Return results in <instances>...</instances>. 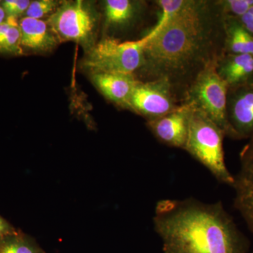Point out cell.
Here are the masks:
<instances>
[{"label":"cell","mask_w":253,"mask_h":253,"mask_svg":"<svg viewBox=\"0 0 253 253\" xmlns=\"http://www.w3.org/2000/svg\"><path fill=\"white\" fill-rule=\"evenodd\" d=\"M172 86L166 79L138 81L126 107L147 118L148 121L162 117L179 106L174 103Z\"/></svg>","instance_id":"7"},{"label":"cell","mask_w":253,"mask_h":253,"mask_svg":"<svg viewBox=\"0 0 253 253\" xmlns=\"http://www.w3.org/2000/svg\"><path fill=\"white\" fill-rule=\"evenodd\" d=\"M221 16L239 18L253 6V0H221L215 1Z\"/></svg>","instance_id":"18"},{"label":"cell","mask_w":253,"mask_h":253,"mask_svg":"<svg viewBox=\"0 0 253 253\" xmlns=\"http://www.w3.org/2000/svg\"><path fill=\"white\" fill-rule=\"evenodd\" d=\"M91 79L108 99L124 107L138 82L134 74L123 73H92Z\"/></svg>","instance_id":"11"},{"label":"cell","mask_w":253,"mask_h":253,"mask_svg":"<svg viewBox=\"0 0 253 253\" xmlns=\"http://www.w3.org/2000/svg\"><path fill=\"white\" fill-rule=\"evenodd\" d=\"M209 1L186 0L172 16L161 19L145 38L142 68L172 84L220 54H213L216 20Z\"/></svg>","instance_id":"1"},{"label":"cell","mask_w":253,"mask_h":253,"mask_svg":"<svg viewBox=\"0 0 253 253\" xmlns=\"http://www.w3.org/2000/svg\"><path fill=\"white\" fill-rule=\"evenodd\" d=\"M44 253V252H43V251H41V253Z\"/></svg>","instance_id":"24"},{"label":"cell","mask_w":253,"mask_h":253,"mask_svg":"<svg viewBox=\"0 0 253 253\" xmlns=\"http://www.w3.org/2000/svg\"><path fill=\"white\" fill-rule=\"evenodd\" d=\"M222 54L253 55V36L238 18L222 16Z\"/></svg>","instance_id":"14"},{"label":"cell","mask_w":253,"mask_h":253,"mask_svg":"<svg viewBox=\"0 0 253 253\" xmlns=\"http://www.w3.org/2000/svg\"><path fill=\"white\" fill-rule=\"evenodd\" d=\"M146 38L121 42L104 38L88 49L83 66L92 73H131L142 68Z\"/></svg>","instance_id":"5"},{"label":"cell","mask_w":253,"mask_h":253,"mask_svg":"<svg viewBox=\"0 0 253 253\" xmlns=\"http://www.w3.org/2000/svg\"><path fill=\"white\" fill-rule=\"evenodd\" d=\"M139 10V3L129 0L104 1L106 23L108 26L122 27L134 19Z\"/></svg>","instance_id":"15"},{"label":"cell","mask_w":253,"mask_h":253,"mask_svg":"<svg viewBox=\"0 0 253 253\" xmlns=\"http://www.w3.org/2000/svg\"><path fill=\"white\" fill-rule=\"evenodd\" d=\"M244 27L253 36V6L244 16L238 18Z\"/></svg>","instance_id":"21"},{"label":"cell","mask_w":253,"mask_h":253,"mask_svg":"<svg viewBox=\"0 0 253 253\" xmlns=\"http://www.w3.org/2000/svg\"><path fill=\"white\" fill-rule=\"evenodd\" d=\"M16 231H17L16 228L11 225L6 219L0 215V239L12 234Z\"/></svg>","instance_id":"22"},{"label":"cell","mask_w":253,"mask_h":253,"mask_svg":"<svg viewBox=\"0 0 253 253\" xmlns=\"http://www.w3.org/2000/svg\"><path fill=\"white\" fill-rule=\"evenodd\" d=\"M0 52L4 54H21V31L16 18H6L0 23Z\"/></svg>","instance_id":"16"},{"label":"cell","mask_w":253,"mask_h":253,"mask_svg":"<svg viewBox=\"0 0 253 253\" xmlns=\"http://www.w3.org/2000/svg\"><path fill=\"white\" fill-rule=\"evenodd\" d=\"M226 111L237 139L253 135V83L229 88Z\"/></svg>","instance_id":"9"},{"label":"cell","mask_w":253,"mask_h":253,"mask_svg":"<svg viewBox=\"0 0 253 253\" xmlns=\"http://www.w3.org/2000/svg\"><path fill=\"white\" fill-rule=\"evenodd\" d=\"M61 3V1L54 0H37L31 1L27 11L25 13L26 17L41 19L50 13L53 14Z\"/></svg>","instance_id":"19"},{"label":"cell","mask_w":253,"mask_h":253,"mask_svg":"<svg viewBox=\"0 0 253 253\" xmlns=\"http://www.w3.org/2000/svg\"><path fill=\"white\" fill-rule=\"evenodd\" d=\"M217 71L229 88L253 83V55L221 54Z\"/></svg>","instance_id":"12"},{"label":"cell","mask_w":253,"mask_h":253,"mask_svg":"<svg viewBox=\"0 0 253 253\" xmlns=\"http://www.w3.org/2000/svg\"><path fill=\"white\" fill-rule=\"evenodd\" d=\"M240 168L234 176V207L253 234V135L239 154Z\"/></svg>","instance_id":"8"},{"label":"cell","mask_w":253,"mask_h":253,"mask_svg":"<svg viewBox=\"0 0 253 253\" xmlns=\"http://www.w3.org/2000/svg\"><path fill=\"white\" fill-rule=\"evenodd\" d=\"M191 109V105L185 103L162 117L148 121V127L163 144L184 149Z\"/></svg>","instance_id":"10"},{"label":"cell","mask_w":253,"mask_h":253,"mask_svg":"<svg viewBox=\"0 0 253 253\" xmlns=\"http://www.w3.org/2000/svg\"><path fill=\"white\" fill-rule=\"evenodd\" d=\"M48 24L59 42H76L89 49L94 45L96 18L83 1H64L48 18Z\"/></svg>","instance_id":"6"},{"label":"cell","mask_w":253,"mask_h":253,"mask_svg":"<svg viewBox=\"0 0 253 253\" xmlns=\"http://www.w3.org/2000/svg\"><path fill=\"white\" fill-rule=\"evenodd\" d=\"M154 226L163 253H248L250 241L221 201L194 198L163 199L155 208Z\"/></svg>","instance_id":"2"},{"label":"cell","mask_w":253,"mask_h":253,"mask_svg":"<svg viewBox=\"0 0 253 253\" xmlns=\"http://www.w3.org/2000/svg\"><path fill=\"white\" fill-rule=\"evenodd\" d=\"M219 56L210 60L196 74L188 90L186 103L202 111L224 131L226 136L237 139L226 111L229 86L217 71Z\"/></svg>","instance_id":"4"},{"label":"cell","mask_w":253,"mask_h":253,"mask_svg":"<svg viewBox=\"0 0 253 253\" xmlns=\"http://www.w3.org/2000/svg\"><path fill=\"white\" fill-rule=\"evenodd\" d=\"M31 1L28 0H5L1 3L7 18H16L23 13H26Z\"/></svg>","instance_id":"20"},{"label":"cell","mask_w":253,"mask_h":253,"mask_svg":"<svg viewBox=\"0 0 253 253\" xmlns=\"http://www.w3.org/2000/svg\"><path fill=\"white\" fill-rule=\"evenodd\" d=\"M21 47L36 52H46L59 42L57 37L46 21L24 17L20 21Z\"/></svg>","instance_id":"13"},{"label":"cell","mask_w":253,"mask_h":253,"mask_svg":"<svg viewBox=\"0 0 253 253\" xmlns=\"http://www.w3.org/2000/svg\"><path fill=\"white\" fill-rule=\"evenodd\" d=\"M6 15L5 14L4 9L0 6V23H4L6 20Z\"/></svg>","instance_id":"23"},{"label":"cell","mask_w":253,"mask_h":253,"mask_svg":"<svg viewBox=\"0 0 253 253\" xmlns=\"http://www.w3.org/2000/svg\"><path fill=\"white\" fill-rule=\"evenodd\" d=\"M191 107L184 150L207 168L219 183L232 187L234 176L226 167L223 148L225 133L202 111Z\"/></svg>","instance_id":"3"},{"label":"cell","mask_w":253,"mask_h":253,"mask_svg":"<svg viewBox=\"0 0 253 253\" xmlns=\"http://www.w3.org/2000/svg\"><path fill=\"white\" fill-rule=\"evenodd\" d=\"M41 251L34 240L18 229L0 239V253H40Z\"/></svg>","instance_id":"17"}]
</instances>
